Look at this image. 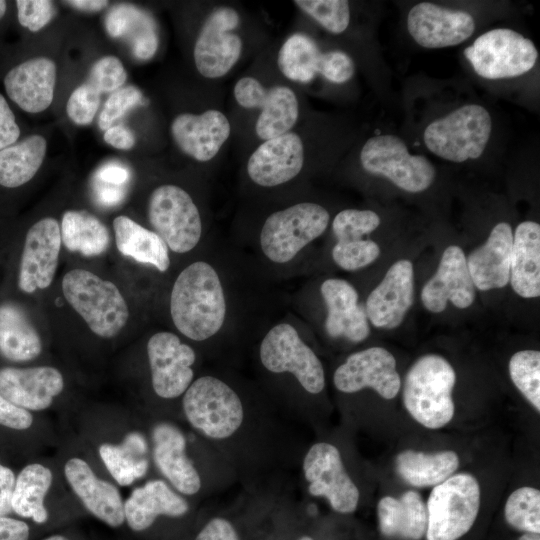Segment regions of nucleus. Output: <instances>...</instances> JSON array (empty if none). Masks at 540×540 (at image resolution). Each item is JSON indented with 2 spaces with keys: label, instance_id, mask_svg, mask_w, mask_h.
<instances>
[{
  "label": "nucleus",
  "instance_id": "obj_1",
  "mask_svg": "<svg viewBox=\"0 0 540 540\" xmlns=\"http://www.w3.org/2000/svg\"><path fill=\"white\" fill-rule=\"evenodd\" d=\"M227 312L219 274L205 261H195L177 276L170 294L176 329L193 341H204L222 328Z\"/></svg>",
  "mask_w": 540,
  "mask_h": 540
},
{
  "label": "nucleus",
  "instance_id": "obj_2",
  "mask_svg": "<svg viewBox=\"0 0 540 540\" xmlns=\"http://www.w3.org/2000/svg\"><path fill=\"white\" fill-rule=\"evenodd\" d=\"M455 383V370L443 356L423 355L406 373L403 387L404 406L424 427L442 428L454 416L452 391Z\"/></svg>",
  "mask_w": 540,
  "mask_h": 540
},
{
  "label": "nucleus",
  "instance_id": "obj_3",
  "mask_svg": "<svg viewBox=\"0 0 540 540\" xmlns=\"http://www.w3.org/2000/svg\"><path fill=\"white\" fill-rule=\"evenodd\" d=\"M68 304L99 337L113 338L125 327L129 308L118 287L85 269H72L62 279Z\"/></svg>",
  "mask_w": 540,
  "mask_h": 540
},
{
  "label": "nucleus",
  "instance_id": "obj_4",
  "mask_svg": "<svg viewBox=\"0 0 540 540\" xmlns=\"http://www.w3.org/2000/svg\"><path fill=\"white\" fill-rule=\"evenodd\" d=\"M182 407L189 424L214 440L233 436L244 420L240 397L215 376L205 375L193 381L183 394Z\"/></svg>",
  "mask_w": 540,
  "mask_h": 540
},
{
  "label": "nucleus",
  "instance_id": "obj_5",
  "mask_svg": "<svg viewBox=\"0 0 540 540\" xmlns=\"http://www.w3.org/2000/svg\"><path fill=\"white\" fill-rule=\"evenodd\" d=\"M480 507V487L469 473L450 476L432 489L427 504V540H457L473 526Z\"/></svg>",
  "mask_w": 540,
  "mask_h": 540
},
{
  "label": "nucleus",
  "instance_id": "obj_6",
  "mask_svg": "<svg viewBox=\"0 0 540 540\" xmlns=\"http://www.w3.org/2000/svg\"><path fill=\"white\" fill-rule=\"evenodd\" d=\"M330 221L328 211L317 203L302 202L276 211L265 220L260 246L266 258L284 264L321 236Z\"/></svg>",
  "mask_w": 540,
  "mask_h": 540
},
{
  "label": "nucleus",
  "instance_id": "obj_7",
  "mask_svg": "<svg viewBox=\"0 0 540 540\" xmlns=\"http://www.w3.org/2000/svg\"><path fill=\"white\" fill-rule=\"evenodd\" d=\"M491 128L488 111L480 105L470 104L431 122L423 138L432 153L459 163L482 155Z\"/></svg>",
  "mask_w": 540,
  "mask_h": 540
},
{
  "label": "nucleus",
  "instance_id": "obj_8",
  "mask_svg": "<svg viewBox=\"0 0 540 540\" xmlns=\"http://www.w3.org/2000/svg\"><path fill=\"white\" fill-rule=\"evenodd\" d=\"M147 216L154 232L175 253L191 251L201 239L199 210L179 186L166 184L155 188L149 196Z\"/></svg>",
  "mask_w": 540,
  "mask_h": 540
},
{
  "label": "nucleus",
  "instance_id": "obj_9",
  "mask_svg": "<svg viewBox=\"0 0 540 540\" xmlns=\"http://www.w3.org/2000/svg\"><path fill=\"white\" fill-rule=\"evenodd\" d=\"M360 161L368 173L383 176L410 193L428 189L435 178L432 163L425 156L410 154L403 140L394 135L368 139L361 150Z\"/></svg>",
  "mask_w": 540,
  "mask_h": 540
},
{
  "label": "nucleus",
  "instance_id": "obj_10",
  "mask_svg": "<svg viewBox=\"0 0 540 540\" xmlns=\"http://www.w3.org/2000/svg\"><path fill=\"white\" fill-rule=\"evenodd\" d=\"M464 55L475 72L486 79L525 74L538 58L533 42L508 28H496L482 34L464 50Z\"/></svg>",
  "mask_w": 540,
  "mask_h": 540
},
{
  "label": "nucleus",
  "instance_id": "obj_11",
  "mask_svg": "<svg viewBox=\"0 0 540 540\" xmlns=\"http://www.w3.org/2000/svg\"><path fill=\"white\" fill-rule=\"evenodd\" d=\"M263 367L272 373H290L311 394L325 387L323 365L315 352L301 339L289 323L273 326L259 347Z\"/></svg>",
  "mask_w": 540,
  "mask_h": 540
},
{
  "label": "nucleus",
  "instance_id": "obj_12",
  "mask_svg": "<svg viewBox=\"0 0 540 540\" xmlns=\"http://www.w3.org/2000/svg\"><path fill=\"white\" fill-rule=\"evenodd\" d=\"M303 473L311 495L326 498L338 513L350 514L356 510L360 493L336 446L327 442L313 444L304 457Z\"/></svg>",
  "mask_w": 540,
  "mask_h": 540
},
{
  "label": "nucleus",
  "instance_id": "obj_13",
  "mask_svg": "<svg viewBox=\"0 0 540 540\" xmlns=\"http://www.w3.org/2000/svg\"><path fill=\"white\" fill-rule=\"evenodd\" d=\"M239 15L230 7L214 10L205 20L194 45V62L206 78L227 74L238 61L242 51L241 38L233 33L239 25Z\"/></svg>",
  "mask_w": 540,
  "mask_h": 540
},
{
  "label": "nucleus",
  "instance_id": "obj_14",
  "mask_svg": "<svg viewBox=\"0 0 540 540\" xmlns=\"http://www.w3.org/2000/svg\"><path fill=\"white\" fill-rule=\"evenodd\" d=\"M147 356L154 392L163 399H174L193 382L196 353L191 346L168 331L153 334L147 342Z\"/></svg>",
  "mask_w": 540,
  "mask_h": 540
},
{
  "label": "nucleus",
  "instance_id": "obj_15",
  "mask_svg": "<svg viewBox=\"0 0 540 540\" xmlns=\"http://www.w3.org/2000/svg\"><path fill=\"white\" fill-rule=\"evenodd\" d=\"M62 240L58 221L45 217L29 227L20 256L17 285L27 294L48 288L55 277Z\"/></svg>",
  "mask_w": 540,
  "mask_h": 540
},
{
  "label": "nucleus",
  "instance_id": "obj_16",
  "mask_svg": "<svg viewBox=\"0 0 540 540\" xmlns=\"http://www.w3.org/2000/svg\"><path fill=\"white\" fill-rule=\"evenodd\" d=\"M234 97L244 108H259L255 131L268 140L290 131L297 121L299 106L296 95L286 86L266 89L253 77H243L235 84Z\"/></svg>",
  "mask_w": 540,
  "mask_h": 540
},
{
  "label": "nucleus",
  "instance_id": "obj_17",
  "mask_svg": "<svg viewBox=\"0 0 540 540\" xmlns=\"http://www.w3.org/2000/svg\"><path fill=\"white\" fill-rule=\"evenodd\" d=\"M333 383L343 393L371 388L384 399L397 396L401 381L394 356L383 347L352 353L334 372Z\"/></svg>",
  "mask_w": 540,
  "mask_h": 540
},
{
  "label": "nucleus",
  "instance_id": "obj_18",
  "mask_svg": "<svg viewBox=\"0 0 540 540\" xmlns=\"http://www.w3.org/2000/svg\"><path fill=\"white\" fill-rule=\"evenodd\" d=\"M475 293L464 251L450 245L444 250L436 272L423 286L421 301L428 311L440 313L448 302L459 309L470 307Z\"/></svg>",
  "mask_w": 540,
  "mask_h": 540
},
{
  "label": "nucleus",
  "instance_id": "obj_19",
  "mask_svg": "<svg viewBox=\"0 0 540 540\" xmlns=\"http://www.w3.org/2000/svg\"><path fill=\"white\" fill-rule=\"evenodd\" d=\"M414 302V267L411 261L393 263L382 281L371 291L365 311L370 323L382 329H394L404 320Z\"/></svg>",
  "mask_w": 540,
  "mask_h": 540
},
{
  "label": "nucleus",
  "instance_id": "obj_20",
  "mask_svg": "<svg viewBox=\"0 0 540 540\" xmlns=\"http://www.w3.org/2000/svg\"><path fill=\"white\" fill-rule=\"evenodd\" d=\"M407 28L420 46L432 49L455 46L465 41L473 34L475 23L465 11L422 2L409 11Z\"/></svg>",
  "mask_w": 540,
  "mask_h": 540
},
{
  "label": "nucleus",
  "instance_id": "obj_21",
  "mask_svg": "<svg viewBox=\"0 0 540 540\" xmlns=\"http://www.w3.org/2000/svg\"><path fill=\"white\" fill-rule=\"evenodd\" d=\"M57 68L47 57H33L12 65L3 76L9 100L24 112L46 110L54 98Z\"/></svg>",
  "mask_w": 540,
  "mask_h": 540
},
{
  "label": "nucleus",
  "instance_id": "obj_22",
  "mask_svg": "<svg viewBox=\"0 0 540 540\" xmlns=\"http://www.w3.org/2000/svg\"><path fill=\"white\" fill-rule=\"evenodd\" d=\"M63 388V375L52 366L0 368V393L27 411L47 409Z\"/></svg>",
  "mask_w": 540,
  "mask_h": 540
},
{
  "label": "nucleus",
  "instance_id": "obj_23",
  "mask_svg": "<svg viewBox=\"0 0 540 540\" xmlns=\"http://www.w3.org/2000/svg\"><path fill=\"white\" fill-rule=\"evenodd\" d=\"M66 480L85 509L112 528L125 523L124 501L117 487L98 478L90 465L79 457L64 466Z\"/></svg>",
  "mask_w": 540,
  "mask_h": 540
},
{
  "label": "nucleus",
  "instance_id": "obj_24",
  "mask_svg": "<svg viewBox=\"0 0 540 540\" xmlns=\"http://www.w3.org/2000/svg\"><path fill=\"white\" fill-rule=\"evenodd\" d=\"M304 163L301 138L287 132L265 140L250 156L247 172L259 186L274 187L296 177Z\"/></svg>",
  "mask_w": 540,
  "mask_h": 540
},
{
  "label": "nucleus",
  "instance_id": "obj_25",
  "mask_svg": "<svg viewBox=\"0 0 540 540\" xmlns=\"http://www.w3.org/2000/svg\"><path fill=\"white\" fill-rule=\"evenodd\" d=\"M227 117L210 109L201 114L183 113L171 124V134L182 152L201 162L211 160L230 135Z\"/></svg>",
  "mask_w": 540,
  "mask_h": 540
},
{
  "label": "nucleus",
  "instance_id": "obj_26",
  "mask_svg": "<svg viewBox=\"0 0 540 540\" xmlns=\"http://www.w3.org/2000/svg\"><path fill=\"white\" fill-rule=\"evenodd\" d=\"M327 308L325 329L332 338L352 342L365 340L370 333L369 320L355 287L344 279L329 278L320 287Z\"/></svg>",
  "mask_w": 540,
  "mask_h": 540
},
{
  "label": "nucleus",
  "instance_id": "obj_27",
  "mask_svg": "<svg viewBox=\"0 0 540 540\" xmlns=\"http://www.w3.org/2000/svg\"><path fill=\"white\" fill-rule=\"evenodd\" d=\"M153 458L161 474L184 495H194L201 488V478L186 454V439L181 430L167 422L152 430Z\"/></svg>",
  "mask_w": 540,
  "mask_h": 540
},
{
  "label": "nucleus",
  "instance_id": "obj_28",
  "mask_svg": "<svg viewBox=\"0 0 540 540\" xmlns=\"http://www.w3.org/2000/svg\"><path fill=\"white\" fill-rule=\"evenodd\" d=\"M188 512V502L163 480L146 482L124 501L125 523L135 533L146 532L159 517L180 518Z\"/></svg>",
  "mask_w": 540,
  "mask_h": 540
},
{
  "label": "nucleus",
  "instance_id": "obj_29",
  "mask_svg": "<svg viewBox=\"0 0 540 540\" xmlns=\"http://www.w3.org/2000/svg\"><path fill=\"white\" fill-rule=\"evenodd\" d=\"M513 244L512 228L507 222L493 227L487 240L466 258L475 288L500 289L509 283Z\"/></svg>",
  "mask_w": 540,
  "mask_h": 540
},
{
  "label": "nucleus",
  "instance_id": "obj_30",
  "mask_svg": "<svg viewBox=\"0 0 540 540\" xmlns=\"http://www.w3.org/2000/svg\"><path fill=\"white\" fill-rule=\"evenodd\" d=\"M509 282L522 298L540 296V225L534 221H523L516 227Z\"/></svg>",
  "mask_w": 540,
  "mask_h": 540
},
{
  "label": "nucleus",
  "instance_id": "obj_31",
  "mask_svg": "<svg viewBox=\"0 0 540 540\" xmlns=\"http://www.w3.org/2000/svg\"><path fill=\"white\" fill-rule=\"evenodd\" d=\"M105 28L112 38L125 39L137 59L148 60L157 51L156 23L137 6L119 4L112 7L105 17Z\"/></svg>",
  "mask_w": 540,
  "mask_h": 540
},
{
  "label": "nucleus",
  "instance_id": "obj_32",
  "mask_svg": "<svg viewBox=\"0 0 540 540\" xmlns=\"http://www.w3.org/2000/svg\"><path fill=\"white\" fill-rule=\"evenodd\" d=\"M377 515L380 530L385 536L419 540L426 533L427 508L416 491L408 490L400 498H381L377 505Z\"/></svg>",
  "mask_w": 540,
  "mask_h": 540
},
{
  "label": "nucleus",
  "instance_id": "obj_33",
  "mask_svg": "<svg viewBox=\"0 0 540 540\" xmlns=\"http://www.w3.org/2000/svg\"><path fill=\"white\" fill-rule=\"evenodd\" d=\"M41 352V337L26 311L15 302L0 303V355L20 363L37 358Z\"/></svg>",
  "mask_w": 540,
  "mask_h": 540
},
{
  "label": "nucleus",
  "instance_id": "obj_34",
  "mask_svg": "<svg viewBox=\"0 0 540 540\" xmlns=\"http://www.w3.org/2000/svg\"><path fill=\"white\" fill-rule=\"evenodd\" d=\"M115 242L118 251L139 263L150 264L160 272L170 266L168 247L151 231L131 218L120 215L113 220Z\"/></svg>",
  "mask_w": 540,
  "mask_h": 540
},
{
  "label": "nucleus",
  "instance_id": "obj_35",
  "mask_svg": "<svg viewBox=\"0 0 540 540\" xmlns=\"http://www.w3.org/2000/svg\"><path fill=\"white\" fill-rule=\"evenodd\" d=\"M43 136L32 134L0 150V188L17 189L33 179L46 154Z\"/></svg>",
  "mask_w": 540,
  "mask_h": 540
},
{
  "label": "nucleus",
  "instance_id": "obj_36",
  "mask_svg": "<svg viewBox=\"0 0 540 540\" xmlns=\"http://www.w3.org/2000/svg\"><path fill=\"white\" fill-rule=\"evenodd\" d=\"M399 476L414 487L436 486L452 476L458 469L459 458L452 450L425 453L404 450L396 457Z\"/></svg>",
  "mask_w": 540,
  "mask_h": 540
},
{
  "label": "nucleus",
  "instance_id": "obj_37",
  "mask_svg": "<svg viewBox=\"0 0 540 540\" xmlns=\"http://www.w3.org/2000/svg\"><path fill=\"white\" fill-rule=\"evenodd\" d=\"M52 480V472L48 467L40 463L26 465L16 477L12 494L13 512L37 525L46 524L49 512L44 501Z\"/></svg>",
  "mask_w": 540,
  "mask_h": 540
},
{
  "label": "nucleus",
  "instance_id": "obj_38",
  "mask_svg": "<svg viewBox=\"0 0 540 540\" xmlns=\"http://www.w3.org/2000/svg\"><path fill=\"white\" fill-rule=\"evenodd\" d=\"M61 240L65 248L86 257L99 256L110 245L106 225L86 210H67L61 220Z\"/></svg>",
  "mask_w": 540,
  "mask_h": 540
},
{
  "label": "nucleus",
  "instance_id": "obj_39",
  "mask_svg": "<svg viewBox=\"0 0 540 540\" xmlns=\"http://www.w3.org/2000/svg\"><path fill=\"white\" fill-rule=\"evenodd\" d=\"M145 452L146 442L137 432L129 433L120 444L99 446L105 467L120 486H129L145 475L148 468Z\"/></svg>",
  "mask_w": 540,
  "mask_h": 540
},
{
  "label": "nucleus",
  "instance_id": "obj_40",
  "mask_svg": "<svg viewBox=\"0 0 540 540\" xmlns=\"http://www.w3.org/2000/svg\"><path fill=\"white\" fill-rule=\"evenodd\" d=\"M321 51L309 36L291 35L278 52L277 64L288 79L301 83L312 81L318 73Z\"/></svg>",
  "mask_w": 540,
  "mask_h": 540
},
{
  "label": "nucleus",
  "instance_id": "obj_41",
  "mask_svg": "<svg viewBox=\"0 0 540 540\" xmlns=\"http://www.w3.org/2000/svg\"><path fill=\"white\" fill-rule=\"evenodd\" d=\"M510 378L525 399L540 411V352L525 349L514 353L509 360Z\"/></svg>",
  "mask_w": 540,
  "mask_h": 540
},
{
  "label": "nucleus",
  "instance_id": "obj_42",
  "mask_svg": "<svg viewBox=\"0 0 540 540\" xmlns=\"http://www.w3.org/2000/svg\"><path fill=\"white\" fill-rule=\"evenodd\" d=\"M505 519L512 527L528 533L540 532V491L524 486L513 491L504 507Z\"/></svg>",
  "mask_w": 540,
  "mask_h": 540
},
{
  "label": "nucleus",
  "instance_id": "obj_43",
  "mask_svg": "<svg viewBox=\"0 0 540 540\" xmlns=\"http://www.w3.org/2000/svg\"><path fill=\"white\" fill-rule=\"evenodd\" d=\"M294 3L331 33L346 30L350 21V8L345 0H296Z\"/></svg>",
  "mask_w": 540,
  "mask_h": 540
},
{
  "label": "nucleus",
  "instance_id": "obj_44",
  "mask_svg": "<svg viewBox=\"0 0 540 540\" xmlns=\"http://www.w3.org/2000/svg\"><path fill=\"white\" fill-rule=\"evenodd\" d=\"M379 245L371 239L337 241L332 249L335 264L343 270L355 271L378 259Z\"/></svg>",
  "mask_w": 540,
  "mask_h": 540
},
{
  "label": "nucleus",
  "instance_id": "obj_45",
  "mask_svg": "<svg viewBox=\"0 0 540 540\" xmlns=\"http://www.w3.org/2000/svg\"><path fill=\"white\" fill-rule=\"evenodd\" d=\"M379 215L372 210L345 209L332 222L337 241L363 239L380 225Z\"/></svg>",
  "mask_w": 540,
  "mask_h": 540
},
{
  "label": "nucleus",
  "instance_id": "obj_46",
  "mask_svg": "<svg viewBox=\"0 0 540 540\" xmlns=\"http://www.w3.org/2000/svg\"><path fill=\"white\" fill-rule=\"evenodd\" d=\"M127 73L115 56H104L92 65L85 81L101 93H113L124 86Z\"/></svg>",
  "mask_w": 540,
  "mask_h": 540
},
{
  "label": "nucleus",
  "instance_id": "obj_47",
  "mask_svg": "<svg viewBox=\"0 0 540 540\" xmlns=\"http://www.w3.org/2000/svg\"><path fill=\"white\" fill-rule=\"evenodd\" d=\"M141 91L132 85L123 86L110 94L98 117V126L107 130L113 123L121 118L128 110L142 104Z\"/></svg>",
  "mask_w": 540,
  "mask_h": 540
},
{
  "label": "nucleus",
  "instance_id": "obj_48",
  "mask_svg": "<svg viewBox=\"0 0 540 540\" xmlns=\"http://www.w3.org/2000/svg\"><path fill=\"white\" fill-rule=\"evenodd\" d=\"M100 93L88 83L78 86L70 95L66 112L77 125H88L94 119L100 104Z\"/></svg>",
  "mask_w": 540,
  "mask_h": 540
},
{
  "label": "nucleus",
  "instance_id": "obj_49",
  "mask_svg": "<svg viewBox=\"0 0 540 540\" xmlns=\"http://www.w3.org/2000/svg\"><path fill=\"white\" fill-rule=\"evenodd\" d=\"M15 7L19 25L30 32L40 31L56 13L53 2L48 0H17Z\"/></svg>",
  "mask_w": 540,
  "mask_h": 540
},
{
  "label": "nucleus",
  "instance_id": "obj_50",
  "mask_svg": "<svg viewBox=\"0 0 540 540\" xmlns=\"http://www.w3.org/2000/svg\"><path fill=\"white\" fill-rule=\"evenodd\" d=\"M355 66L351 57L342 51L322 53L318 73L333 83L348 81L354 74Z\"/></svg>",
  "mask_w": 540,
  "mask_h": 540
},
{
  "label": "nucleus",
  "instance_id": "obj_51",
  "mask_svg": "<svg viewBox=\"0 0 540 540\" xmlns=\"http://www.w3.org/2000/svg\"><path fill=\"white\" fill-rule=\"evenodd\" d=\"M33 416L30 411L16 406L0 393V425L25 430L31 427Z\"/></svg>",
  "mask_w": 540,
  "mask_h": 540
},
{
  "label": "nucleus",
  "instance_id": "obj_52",
  "mask_svg": "<svg viewBox=\"0 0 540 540\" xmlns=\"http://www.w3.org/2000/svg\"><path fill=\"white\" fill-rule=\"evenodd\" d=\"M194 540H240L234 525L223 517L210 519Z\"/></svg>",
  "mask_w": 540,
  "mask_h": 540
},
{
  "label": "nucleus",
  "instance_id": "obj_53",
  "mask_svg": "<svg viewBox=\"0 0 540 540\" xmlns=\"http://www.w3.org/2000/svg\"><path fill=\"white\" fill-rule=\"evenodd\" d=\"M30 525L21 519L0 516V540H30Z\"/></svg>",
  "mask_w": 540,
  "mask_h": 540
},
{
  "label": "nucleus",
  "instance_id": "obj_54",
  "mask_svg": "<svg viewBox=\"0 0 540 540\" xmlns=\"http://www.w3.org/2000/svg\"><path fill=\"white\" fill-rule=\"evenodd\" d=\"M16 477L14 472L0 462V516H8L12 510V494Z\"/></svg>",
  "mask_w": 540,
  "mask_h": 540
},
{
  "label": "nucleus",
  "instance_id": "obj_55",
  "mask_svg": "<svg viewBox=\"0 0 540 540\" xmlns=\"http://www.w3.org/2000/svg\"><path fill=\"white\" fill-rule=\"evenodd\" d=\"M104 140L119 150L131 149L135 144L133 132L124 125H112L104 133Z\"/></svg>",
  "mask_w": 540,
  "mask_h": 540
},
{
  "label": "nucleus",
  "instance_id": "obj_56",
  "mask_svg": "<svg viewBox=\"0 0 540 540\" xmlns=\"http://www.w3.org/2000/svg\"><path fill=\"white\" fill-rule=\"evenodd\" d=\"M129 177L128 169L118 163L105 164L96 173L98 182L115 186H121L128 181Z\"/></svg>",
  "mask_w": 540,
  "mask_h": 540
},
{
  "label": "nucleus",
  "instance_id": "obj_57",
  "mask_svg": "<svg viewBox=\"0 0 540 540\" xmlns=\"http://www.w3.org/2000/svg\"><path fill=\"white\" fill-rule=\"evenodd\" d=\"M96 186V196L100 203L104 205H115L120 202L124 196V190L121 186H115L98 182Z\"/></svg>",
  "mask_w": 540,
  "mask_h": 540
},
{
  "label": "nucleus",
  "instance_id": "obj_58",
  "mask_svg": "<svg viewBox=\"0 0 540 540\" xmlns=\"http://www.w3.org/2000/svg\"><path fill=\"white\" fill-rule=\"evenodd\" d=\"M10 107L8 100L0 93V150L6 147L5 137L10 128L8 116Z\"/></svg>",
  "mask_w": 540,
  "mask_h": 540
},
{
  "label": "nucleus",
  "instance_id": "obj_59",
  "mask_svg": "<svg viewBox=\"0 0 540 540\" xmlns=\"http://www.w3.org/2000/svg\"><path fill=\"white\" fill-rule=\"evenodd\" d=\"M69 6L85 12H98L108 5L105 0H69L65 1Z\"/></svg>",
  "mask_w": 540,
  "mask_h": 540
},
{
  "label": "nucleus",
  "instance_id": "obj_60",
  "mask_svg": "<svg viewBox=\"0 0 540 540\" xmlns=\"http://www.w3.org/2000/svg\"><path fill=\"white\" fill-rule=\"evenodd\" d=\"M9 10V4L7 1L0 0V23L5 20Z\"/></svg>",
  "mask_w": 540,
  "mask_h": 540
},
{
  "label": "nucleus",
  "instance_id": "obj_61",
  "mask_svg": "<svg viewBox=\"0 0 540 540\" xmlns=\"http://www.w3.org/2000/svg\"><path fill=\"white\" fill-rule=\"evenodd\" d=\"M42 540H71L68 536L63 534H52L43 538Z\"/></svg>",
  "mask_w": 540,
  "mask_h": 540
},
{
  "label": "nucleus",
  "instance_id": "obj_62",
  "mask_svg": "<svg viewBox=\"0 0 540 540\" xmlns=\"http://www.w3.org/2000/svg\"><path fill=\"white\" fill-rule=\"evenodd\" d=\"M519 540H540L539 534L536 533H526L522 535Z\"/></svg>",
  "mask_w": 540,
  "mask_h": 540
},
{
  "label": "nucleus",
  "instance_id": "obj_63",
  "mask_svg": "<svg viewBox=\"0 0 540 540\" xmlns=\"http://www.w3.org/2000/svg\"><path fill=\"white\" fill-rule=\"evenodd\" d=\"M298 540H313V538H311L310 536L304 535V536H301Z\"/></svg>",
  "mask_w": 540,
  "mask_h": 540
}]
</instances>
